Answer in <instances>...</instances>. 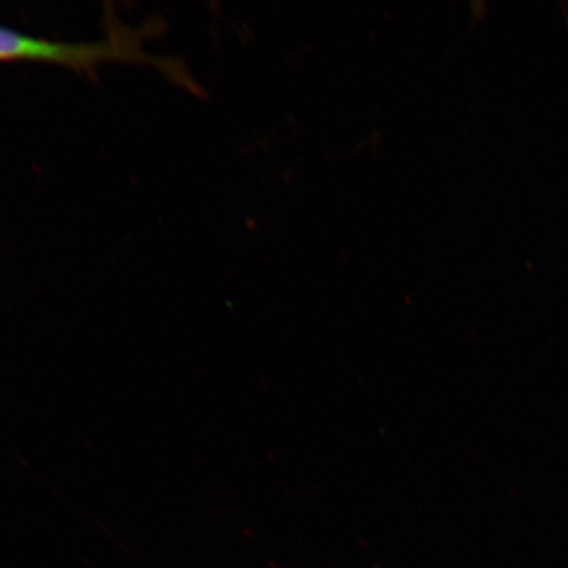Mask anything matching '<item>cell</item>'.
<instances>
[{"instance_id":"cell-1","label":"cell","mask_w":568,"mask_h":568,"mask_svg":"<svg viewBox=\"0 0 568 568\" xmlns=\"http://www.w3.org/2000/svg\"><path fill=\"white\" fill-rule=\"evenodd\" d=\"M155 31L151 26L138 30L115 23L101 41L59 42L0 27V62L52 63L90 75L104 63L130 62L152 65L168 74L170 80L180 82L184 75L180 63L149 54L142 48V41Z\"/></svg>"}]
</instances>
